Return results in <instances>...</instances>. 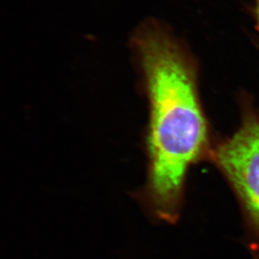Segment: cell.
Here are the masks:
<instances>
[{
  "label": "cell",
  "mask_w": 259,
  "mask_h": 259,
  "mask_svg": "<svg viewBox=\"0 0 259 259\" xmlns=\"http://www.w3.org/2000/svg\"><path fill=\"white\" fill-rule=\"evenodd\" d=\"M150 102L147 181L138 199L154 218L181 216L186 177L207 143L194 71L176 41L147 25L134 39Z\"/></svg>",
  "instance_id": "6da1fadb"
},
{
  "label": "cell",
  "mask_w": 259,
  "mask_h": 259,
  "mask_svg": "<svg viewBox=\"0 0 259 259\" xmlns=\"http://www.w3.org/2000/svg\"><path fill=\"white\" fill-rule=\"evenodd\" d=\"M214 160L237 197L259 255V121H245L215 150Z\"/></svg>",
  "instance_id": "7a4b0ae2"
},
{
  "label": "cell",
  "mask_w": 259,
  "mask_h": 259,
  "mask_svg": "<svg viewBox=\"0 0 259 259\" xmlns=\"http://www.w3.org/2000/svg\"><path fill=\"white\" fill-rule=\"evenodd\" d=\"M255 1V12H256V18H257V21H258L259 25V0H254Z\"/></svg>",
  "instance_id": "3957f363"
}]
</instances>
